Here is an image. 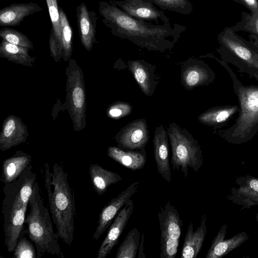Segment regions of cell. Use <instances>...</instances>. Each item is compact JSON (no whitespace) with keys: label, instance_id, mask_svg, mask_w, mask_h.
I'll return each instance as SVG.
<instances>
[{"label":"cell","instance_id":"cell-1","mask_svg":"<svg viewBox=\"0 0 258 258\" xmlns=\"http://www.w3.org/2000/svg\"><path fill=\"white\" fill-rule=\"evenodd\" d=\"M99 12L113 35L150 51L164 52L172 49L186 29L179 24L156 25L137 19L111 2H99Z\"/></svg>","mask_w":258,"mask_h":258},{"label":"cell","instance_id":"cell-2","mask_svg":"<svg viewBox=\"0 0 258 258\" xmlns=\"http://www.w3.org/2000/svg\"><path fill=\"white\" fill-rule=\"evenodd\" d=\"M52 172L44 164V185L49 210L59 238L70 245L73 241L76 215L74 194L62 165L54 163Z\"/></svg>","mask_w":258,"mask_h":258},{"label":"cell","instance_id":"cell-3","mask_svg":"<svg viewBox=\"0 0 258 258\" xmlns=\"http://www.w3.org/2000/svg\"><path fill=\"white\" fill-rule=\"evenodd\" d=\"M29 212L25 219L29 237L34 244L37 257L40 258L45 253L63 257L58 239L53 230L48 209L45 206L38 183L34 184L29 201Z\"/></svg>","mask_w":258,"mask_h":258},{"label":"cell","instance_id":"cell-4","mask_svg":"<svg viewBox=\"0 0 258 258\" xmlns=\"http://www.w3.org/2000/svg\"><path fill=\"white\" fill-rule=\"evenodd\" d=\"M167 132L171 147L172 169L180 170L184 178L189 168L198 172L203 164V155L198 141L187 130L175 122L169 124Z\"/></svg>","mask_w":258,"mask_h":258},{"label":"cell","instance_id":"cell-5","mask_svg":"<svg viewBox=\"0 0 258 258\" xmlns=\"http://www.w3.org/2000/svg\"><path fill=\"white\" fill-rule=\"evenodd\" d=\"M67 76L66 107L73 123L74 130L80 131L86 126V92L84 77L76 61L69 59Z\"/></svg>","mask_w":258,"mask_h":258},{"label":"cell","instance_id":"cell-6","mask_svg":"<svg viewBox=\"0 0 258 258\" xmlns=\"http://www.w3.org/2000/svg\"><path fill=\"white\" fill-rule=\"evenodd\" d=\"M217 39L220 46L217 51L223 58L258 72V46L254 42L245 40L228 27L218 35Z\"/></svg>","mask_w":258,"mask_h":258},{"label":"cell","instance_id":"cell-7","mask_svg":"<svg viewBox=\"0 0 258 258\" xmlns=\"http://www.w3.org/2000/svg\"><path fill=\"white\" fill-rule=\"evenodd\" d=\"M2 203L5 244L13 252L24 229L29 200L18 195L5 194Z\"/></svg>","mask_w":258,"mask_h":258},{"label":"cell","instance_id":"cell-8","mask_svg":"<svg viewBox=\"0 0 258 258\" xmlns=\"http://www.w3.org/2000/svg\"><path fill=\"white\" fill-rule=\"evenodd\" d=\"M158 218L161 232L160 257L174 258L178 251L182 220L169 201L160 208Z\"/></svg>","mask_w":258,"mask_h":258},{"label":"cell","instance_id":"cell-9","mask_svg":"<svg viewBox=\"0 0 258 258\" xmlns=\"http://www.w3.org/2000/svg\"><path fill=\"white\" fill-rule=\"evenodd\" d=\"M129 16L155 24H170L169 18L162 10L155 6L153 0H108Z\"/></svg>","mask_w":258,"mask_h":258},{"label":"cell","instance_id":"cell-10","mask_svg":"<svg viewBox=\"0 0 258 258\" xmlns=\"http://www.w3.org/2000/svg\"><path fill=\"white\" fill-rule=\"evenodd\" d=\"M114 139L118 148L127 151L144 149L149 139L148 125L144 118L137 119L122 127Z\"/></svg>","mask_w":258,"mask_h":258},{"label":"cell","instance_id":"cell-11","mask_svg":"<svg viewBox=\"0 0 258 258\" xmlns=\"http://www.w3.org/2000/svg\"><path fill=\"white\" fill-rule=\"evenodd\" d=\"M142 182V181H137L132 183L102 209L99 216L97 228L93 235V239H99L110 226L120 210L131 200L133 195L138 191Z\"/></svg>","mask_w":258,"mask_h":258},{"label":"cell","instance_id":"cell-12","mask_svg":"<svg viewBox=\"0 0 258 258\" xmlns=\"http://www.w3.org/2000/svg\"><path fill=\"white\" fill-rule=\"evenodd\" d=\"M181 83L187 90L208 85L214 79V74L203 61L190 58L183 63L181 70Z\"/></svg>","mask_w":258,"mask_h":258},{"label":"cell","instance_id":"cell-13","mask_svg":"<svg viewBox=\"0 0 258 258\" xmlns=\"http://www.w3.org/2000/svg\"><path fill=\"white\" fill-rule=\"evenodd\" d=\"M237 187H233L226 198L232 203L241 205L240 209H249L258 206V177L249 175L237 177Z\"/></svg>","mask_w":258,"mask_h":258},{"label":"cell","instance_id":"cell-14","mask_svg":"<svg viewBox=\"0 0 258 258\" xmlns=\"http://www.w3.org/2000/svg\"><path fill=\"white\" fill-rule=\"evenodd\" d=\"M134 208L133 200H130L120 210L109 226L107 235L98 250L97 258H105L116 245L125 228Z\"/></svg>","mask_w":258,"mask_h":258},{"label":"cell","instance_id":"cell-15","mask_svg":"<svg viewBox=\"0 0 258 258\" xmlns=\"http://www.w3.org/2000/svg\"><path fill=\"white\" fill-rule=\"evenodd\" d=\"M169 137L167 130L161 124L157 126L153 138L154 158L158 173L167 182L172 180L169 156Z\"/></svg>","mask_w":258,"mask_h":258},{"label":"cell","instance_id":"cell-16","mask_svg":"<svg viewBox=\"0 0 258 258\" xmlns=\"http://www.w3.org/2000/svg\"><path fill=\"white\" fill-rule=\"evenodd\" d=\"M28 132L27 126L21 119L14 115L4 121L0 135V150L6 151L26 142Z\"/></svg>","mask_w":258,"mask_h":258},{"label":"cell","instance_id":"cell-17","mask_svg":"<svg viewBox=\"0 0 258 258\" xmlns=\"http://www.w3.org/2000/svg\"><path fill=\"white\" fill-rule=\"evenodd\" d=\"M227 226H222L213 239L206 258H221L239 247L249 238L245 231L236 234L229 239H225Z\"/></svg>","mask_w":258,"mask_h":258},{"label":"cell","instance_id":"cell-18","mask_svg":"<svg viewBox=\"0 0 258 258\" xmlns=\"http://www.w3.org/2000/svg\"><path fill=\"white\" fill-rule=\"evenodd\" d=\"M127 64L142 92L147 96L153 95L158 83L155 67L143 59L130 60Z\"/></svg>","mask_w":258,"mask_h":258},{"label":"cell","instance_id":"cell-19","mask_svg":"<svg viewBox=\"0 0 258 258\" xmlns=\"http://www.w3.org/2000/svg\"><path fill=\"white\" fill-rule=\"evenodd\" d=\"M76 17L81 43L87 50L90 51L96 41L98 17L95 12L88 10L84 3L77 7Z\"/></svg>","mask_w":258,"mask_h":258},{"label":"cell","instance_id":"cell-20","mask_svg":"<svg viewBox=\"0 0 258 258\" xmlns=\"http://www.w3.org/2000/svg\"><path fill=\"white\" fill-rule=\"evenodd\" d=\"M207 214H204L199 226L194 230L193 223L188 226L182 245L180 258H196L203 246L207 233Z\"/></svg>","mask_w":258,"mask_h":258},{"label":"cell","instance_id":"cell-21","mask_svg":"<svg viewBox=\"0 0 258 258\" xmlns=\"http://www.w3.org/2000/svg\"><path fill=\"white\" fill-rule=\"evenodd\" d=\"M43 10L37 4H13L0 10V25L1 26H16L30 15Z\"/></svg>","mask_w":258,"mask_h":258},{"label":"cell","instance_id":"cell-22","mask_svg":"<svg viewBox=\"0 0 258 258\" xmlns=\"http://www.w3.org/2000/svg\"><path fill=\"white\" fill-rule=\"evenodd\" d=\"M52 27L49 38L51 56L56 61L62 57L60 17L57 0H46Z\"/></svg>","mask_w":258,"mask_h":258},{"label":"cell","instance_id":"cell-23","mask_svg":"<svg viewBox=\"0 0 258 258\" xmlns=\"http://www.w3.org/2000/svg\"><path fill=\"white\" fill-rule=\"evenodd\" d=\"M32 161V157L22 151H17L2 164L1 180L7 184L17 179Z\"/></svg>","mask_w":258,"mask_h":258},{"label":"cell","instance_id":"cell-24","mask_svg":"<svg viewBox=\"0 0 258 258\" xmlns=\"http://www.w3.org/2000/svg\"><path fill=\"white\" fill-rule=\"evenodd\" d=\"M107 154L113 160L133 171L142 169L147 161L145 149L126 151L118 147L111 146L108 148Z\"/></svg>","mask_w":258,"mask_h":258},{"label":"cell","instance_id":"cell-25","mask_svg":"<svg viewBox=\"0 0 258 258\" xmlns=\"http://www.w3.org/2000/svg\"><path fill=\"white\" fill-rule=\"evenodd\" d=\"M89 173L92 186L99 196L103 195L110 186L122 179L118 173L104 169L97 164H91Z\"/></svg>","mask_w":258,"mask_h":258},{"label":"cell","instance_id":"cell-26","mask_svg":"<svg viewBox=\"0 0 258 258\" xmlns=\"http://www.w3.org/2000/svg\"><path fill=\"white\" fill-rule=\"evenodd\" d=\"M243 95H240L242 110L238 118V126L242 127L244 124H250V122L258 118V87L244 88Z\"/></svg>","mask_w":258,"mask_h":258},{"label":"cell","instance_id":"cell-27","mask_svg":"<svg viewBox=\"0 0 258 258\" xmlns=\"http://www.w3.org/2000/svg\"><path fill=\"white\" fill-rule=\"evenodd\" d=\"M29 49L11 44L3 40L0 44V56L8 60L27 67L33 66L35 57L31 56Z\"/></svg>","mask_w":258,"mask_h":258},{"label":"cell","instance_id":"cell-28","mask_svg":"<svg viewBox=\"0 0 258 258\" xmlns=\"http://www.w3.org/2000/svg\"><path fill=\"white\" fill-rule=\"evenodd\" d=\"M238 109L236 106L215 107L201 114L198 119L204 124L215 126L227 121Z\"/></svg>","mask_w":258,"mask_h":258},{"label":"cell","instance_id":"cell-29","mask_svg":"<svg viewBox=\"0 0 258 258\" xmlns=\"http://www.w3.org/2000/svg\"><path fill=\"white\" fill-rule=\"evenodd\" d=\"M141 236L140 231L134 228L128 232L120 244L115 258H135L138 251Z\"/></svg>","mask_w":258,"mask_h":258},{"label":"cell","instance_id":"cell-30","mask_svg":"<svg viewBox=\"0 0 258 258\" xmlns=\"http://www.w3.org/2000/svg\"><path fill=\"white\" fill-rule=\"evenodd\" d=\"M231 28L235 32L242 31L249 33L251 40L258 44V13L251 15L242 12L241 20Z\"/></svg>","mask_w":258,"mask_h":258},{"label":"cell","instance_id":"cell-31","mask_svg":"<svg viewBox=\"0 0 258 258\" xmlns=\"http://www.w3.org/2000/svg\"><path fill=\"white\" fill-rule=\"evenodd\" d=\"M59 13L62 58L64 60L67 61L72 53L73 31L67 16L61 8L59 9Z\"/></svg>","mask_w":258,"mask_h":258},{"label":"cell","instance_id":"cell-32","mask_svg":"<svg viewBox=\"0 0 258 258\" xmlns=\"http://www.w3.org/2000/svg\"><path fill=\"white\" fill-rule=\"evenodd\" d=\"M155 5L161 10H167L184 15L193 11V6L189 0H153Z\"/></svg>","mask_w":258,"mask_h":258},{"label":"cell","instance_id":"cell-33","mask_svg":"<svg viewBox=\"0 0 258 258\" xmlns=\"http://www.w3.org/2000/svg\"><path fill=\"white\" fill-rule=\"evenodd\" d=\"M0 37L11 44L29 49H33V44L29 38L18 30L4 27L0 30Z\"/></svg>","mask_w":258,"mask_h":258},{"label":"cell","instance_id":"cell-34","mask_svg":"<svg viewBox=\"0 0 258 258\" xmlns=\"http://www.w3.org/2000/svg\"><path fill=\"white\" fill-rule=\"evenodd\" d=\"M33 242L22 236H20L13 251V256L16 258H36L37 252Z\"/></svg>","mask_w":258,"mask_h":258},{"label":"cell","instance_id":"cell-35","mask_svg":"<svg viewBox=\"0 0 258 258\" xmlns=\"http://www.w3.org/2000/svg\"><path fill=\"white\" fill-rule=\"evenodd\" d=\"M133 107L127 102L116 101L110 105L107 110V116L114 119H118L129 115Z\"/></svg>","mask_w":258,"mask_h":258},{"label":"cell","instance_id":"cell-36","mask_svg":"<svg viewBox=\"0 0 258 258\" xmlns=\"http://www.w3.org/2000/svg\"><path fill=\"white\" fill-rule=\"evenodd\" d=\"M248 9L251 15L258 13V0H233Z\"/></svg>","mask_w":258,"mask_h":258},{"label":"cell","instance_id":"cell-37","mask_svg":"<svg viewBox=\"0 0 258 258\" xmlns=\"http://www.w3.org/2000/svg\"><path fill=\"white\" fill-rule=\"evenodd\" d=\"M144 247H145V235L143 233L141 236L140 243L138 249L139 251V258H145L146 256L144 253Z\"/></svg>","mask_w":258,"mask_h":258},{"label":"cell","instance_id":"cell-38","mask_svg":"<svg viewBox=\"0 0 258 258\" xmlns=\"http://www.w3.org/2000/svg\"><path fill=\"white\" fill-rule=\"evenodd\" d=\"M255 219H256L257 222L258 223V212L256 215Z\"/></svg>","mask_w":258,"mask_h":258},{"label":"cell","instance_id":"cell-39","mask_svg":"<svg viewBox=\"0 0 258 258\" xmlns=\"http://www.w3.org/2000/svg\"><path fill=\"white\" fill-rule=\"evenodd\" d=\"M257 45L258 46V44Z\"/></svg>","mask_w":258,"mask_h":258}]
</instances>
